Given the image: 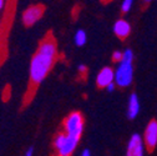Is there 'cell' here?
<instances>
[{
	"mask_svg": "<svg viewBox=\"0 0 157 156\" xmlns=\"http://www.w3.org/2000/svg\"><path fill=\"white\" fill-rule=\"evenodd\" d=\"M59 56L57 45L52 35H46L39 43L29 66V80L33 88H37L46 79Z\"/></svg>",
	"mask_w": 157,
	"mask_h": 156,
	"instance_id": "obj_1",
	"label": "cell"
},
{
	"mask_svg": "<svg viewBox=\"0 0 157 156\" xmlns=\"http://www.w3.org/2000/svg\"><path fill=\"white\" fill-rule=\"evenodd\" d=\"M80 139L72 138V136L67 135L65 131H61L56 134V136L52 140V147L56 155L59 156H71L75 150L78 146Z\"/></svg>",
	"mask_w": 157,
	"mask_h": 156,
	"instance_id": "obj_2",
	"label": "cell"
},
{
	"mask_svg": "<svg viewBox=\"0 0 157 156\" xmlns=\"http://www.w3.org/2000/svg\"><path fill=\"white\" fill-rule=\"evenodd\" d=\"M85 129V119L80 111H71L63 123V130L76 139H81Z\"/></svg>",
	"mask_w": 157,
	"mask_h": 156,
	"instance_id": "obj_3",
	"label": "cell"
},
{
	"mask_svg": "<svg viewBox=\"0 0 157 156\" xmlns=\"http://www.w3.org/2000/svg\"><path fill=\"white\" fill-rule=\"evenodd\" d=\"M133 80V66L131 61H120L115 70V84L120 88H127Z\"/></svg>",
	"mask_w": 157,
	"mask_h": 156,
	"instance_id": "obj_4",
	"label": "cell"
},
{
	"mask_svg": "<svg viewBox=\"0 0 157 156\" xmlns=\"http://www.w3.org/2000/svg\"><path fill=\"white\" fill-rule=\"evenodd\" d=\"M44 10L45 8L40 4H35V5H30L29 8H26L23 11L21 15V21L26 28H30L33 25H35L44 15Z\"/></svg>",
	"mask_w": 157,
	"mask_h": 156,
	"instance_id": "obj_5",
	"label": "cell"
},
{
	"mask_svg": "<svg viewBox=\"0 0 157 156\" xmlns=\"http://www.w3.org/2000/svg\"><path fill=\"white\" fill-rule=\"evenodd\" d=\"M127 156H142L144 152V140L139 134H133L127 144Z\"/></svg>",
	"mask_w": 157,
	"mask_h": 156,
	"instance_id": "obj_6",
	"label": "cell"
},
{
	"mask_svg": "<svg viewBox=\"0 0 157 156\" xmlns=\"http://www.w3.org/2000/svg\"><path fill=\"white\" fill-rule=\"evenodd\" d=\"M115 80V71L110 66H105L96 75V85L100 89H105L110 83Z\"/></svg>",
	"mask_w": 157,
	"mask_h": 156,
	"instance_id": "obj_7",
	"label": "cell"
},
{
	"mask_svg": "<svg viewBox=\"0 0 157 156\" xmlns=\"http://www.w3.org/2000/svg\"><path fill=\"white\" fill-rule=\"evenodd\" d=\"M145 144L150 150H153L157 145V121H151L145 130Z\"/></svg>",
	"mask_w": 157,
	"mask_h": 156,
	"instance_id": "obj_8",
	"label": "cell"
},
{
	"mask_svg": "<svg viewBox=\"0 0 157 156\" xmlns=\"http://www.w3.org/2000/svg\"><path fill=\"white\" fill-rule=\"evenodd\" d=\"M113 33L117 37L126 39L131 33V25L125 19H120L113 24Z\"/></svg>",
	"mask_w": 157,
	"mask_h": 156,
	"instance_id": "obj_9",
	"label": "cell"
},
{
	"mask_svg": "<svg viewBox=\"0 0 157 156\" xmlns=\"http://www.w3.org/2000/svg\"><path fill=\"white\" fill-rule=\"evenodd\" d=\"M140 112V101L136 94H131L128 99V105H127V118L130 120H133L137 118V115Z\"/></svg>",
	"mask_w": 157,
	"mask_h": 156,
	"instance_id": "obj_10",
	"label": "cell"
},
{
	"mask_svg": "<svg viewBox=\"0 0 157 156\" xmlns=\"http://www.w3.org/2000/svg\"><path fill=\"white\" fill-rule=\"evenodd\" d=\"M74 43H75V45L78 46V48L84 46V45L87 43V35H86L85 30L78 29V30L75 33V35H74Z\"/></svg>",
	"mask_w": 157,
	"mask_h": 156,
	"instance_id": "obj_11",
	"label": "cell"
},
{
	"mask_svg": "<svg viewBox=\"0 0 157 156\" xmlns=\"http://www.w3.org/2000/svg\"><path fill=\"white\" fill-rule=\"evenodd\" d=\"M133 5V0H122V4H121V11L122 13H128L131 10Z\"/></svg>",
	"mask_w": 157,
	"mask_h": 156,
	"instance_id": "obj_12",
	"label": "cell"
},
{
	"mask_svg": "<svg viewBox=\"0 0 157 156\" xmlns=\"http://www.w3.org/2000/svg\"><path fill=\"white\" fill-rule=\"evenodd\" d=\"M122 61H131L133 60V53L131 49H126L124 53H122V57H121Z\"/></svg>",
	"mask_w": 157,
	"mask_h": 156,
	"instance_id": "obj_13",
	"label": "cell"
},
{
	"mask_svg": "<svg viewBox=\"0 0 157 156\" xmlns=\"http://www.w3.org/2000/svg\"><path fill=\"white\" fill-rule=\"evenodd\" d=\"M121 57H122V53L119 51V50H116L112 53V61L115 63H120L121 61Z\"/></svg>",
	"mask_w": 157,
	"mask_h": 156,
	"instance_id": "obj_14",
	"label": "cell"
},
{
	"mask_svg": "<svg viewBox=\"0 0 157 156\" xmlns=\"http://www.w3.org/2000/svg\"><path fill=\"white\" fill-rule=\"evenodd\" d=\"M77 71L80 72V74H86V71H87V68H86V65H84V64H80L77 66Z\"/></svg>",
	"mask_w": 157,
	"mask_h": 156,
	"instance_id": "obj_15",
	"label": "cell"
},
{
	"mask_svg": "<svg viewBox=\"0 0 157 156\" xmlns=\"http://www.w3.org/2000/svg\"><path fill=\"white\" fill-rule=\"evenodd\" d=\"M115 88H116V84H115V81H112V83H110L105 89H106V91H109V92H112L113 90H115Z\"/></svg>",
	"mask_w": 157,
	"mask_h": 156,
	"instance_id": "obj_16",
	"label": "cell"
},
{
	"mask_svg": "<svg viewBox=\"0 0 157 156\" xmlns=\"http://www.w3.org/2000/svg\"><path fill=\"white\" fill-rule=\"evenodd\" d=\"M33 155H34V146H30L25 151V156H33Z\"/></svg>",
	"mask_w": 157,
	"mask_h": 156,
	"instance_id": "obj_17",
	"label": "cell"
},
{
	"mask_svg": "<svg viewBox=\"0 0 157 156\" xmlns=\"http://www.w3.org/2000/svg\"><path fill=\"white\" fill-rule=\"evenodd\" d=\"M80 155H81V156H91V151H90V149H84V150L80 152Z\"/></svg>",
	"mask_w": 157,
	"mask_h": 156,
	"instance_id": "obj_18",
	"label": "cell"
},
{
	"mask_svg": "<svg viewBox=\"0 0 157 156\" xmlns=\"http://www.w3.org/2000/svg\"><path fill=\"white\" fill-rule=\"evenodd\" d=\"M5 4H6V0H0V13H2L5 8Z\"/></svg>",
	"mask_w": 157,
	"mask_h": 156,
	"instance_id": "obj_19",
	"label": "cell"
},
{
	"mask_svg": "<svg viewBox=\"0 0 157 156\" xmlns=\"http://www.w3.org/2000/svg\"><path fill=\"white\" fill-rule=\"evenodd\" d=\"M145 2H150V0H145Z\"/></svg>",
	"mask_w": 157,
	"mask_h": 156,
	"instance_id": "obj_20",
	"label": "cell"
}]
</instances>
